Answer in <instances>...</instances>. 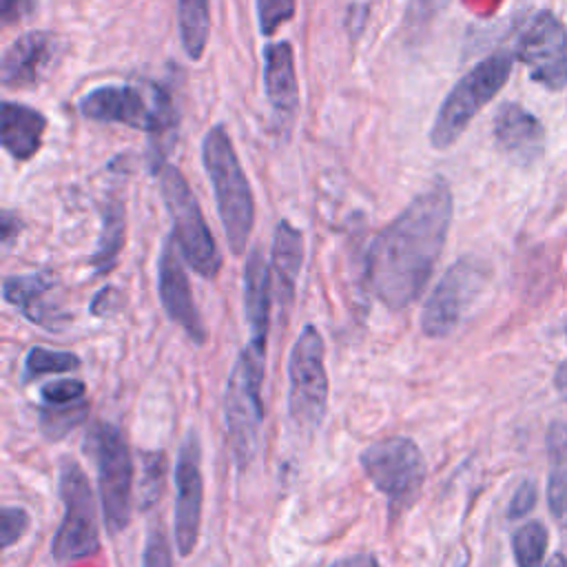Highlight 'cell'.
<instances>
[{"mask_svg":"<svg viewBox=\"0 0 567 567\" xmlns=\"http://www.w3.org/2000/svg\"><path fill=\"white\" fill-rule=\"evenodd\" d=\"M516 58L527 66L529 78L547 91L567 86V27L554 11H538L529 18L516 40Z\"/></svg>","mask_w":567,"mask_h":567,"instance_id":"7c38bea8","label":"cell"},{"mask_svg":"<svg viewBox=\"0 0 567 567\" xmlns=\"http://www.w3.org/2000/svg\"><path fill=\"white\" fill-rule=\"evenodd\" d=\"M62 520L51 540V554L60 563L89 558L100 549V525L91 483L75 458L60 461Z\"/></svg>","mask_w":567,"mask_h":567,"instance_id":"9c48e42d","label":"cell"},{"mask_svg":"<svg viewBox=\"0 0 567 567\" xmlns=\"http://www.w3.org/2000/svg\"><path fill=\"white\" fill-rule=\"evenodd\" d=\"M554 388L563 396V401H567V359L563 363H558V368L554 372Z\"/></svg>","mask_w":567,"mask_h":567,"instance_id":"74e56055","label":"cell"},{"mask_svg":"<svg viewBox=\"0 0 567 567\" xmlns=\"http://www.w3.org/2000/svg\"><path fill=\"white\" fill-rule=\"evenodd\" d=\"M328 408L326 346L321 332L308 323L288 357V416L299 432L312 434Z\"/></svg>","mask_w":567,"mask_h":567,"instance_id":"ba28073f","label":"cell"},{"mask_svg":"<svg viewBox=\"0 0 567 567\" xmlns=\"http://www.w3.org/2000/svg\"><path fill=\"white\" fill-rule=\"evenodd\" d=\"M157 292L162 308L166 310L168 319L177 323L186 337L202 346L208 339V330L204 326V319L193 301L190 284L184 270V255L175 241L173 235L164 239L159 261H157Z\"/></svg>","mask_w":567,"mask_h":567,"instance_id":"5bb4252c","label":"cell"},{"mask_svg":"<svg viewBox=\"0 0 567 567\" xmlns=\"http://www.w3.org/2000/svg\"><path fill=\"white\" fill-rule=\"evenodd\" d=\"M303 264V237L288 219H281L272 235L270 277L272 295L281 312H288L297 292V277Z\"/></svg>","mask_w":567,"mask_h":567,"instance_id":"d6986e66","label":"cell"},{"mask_svg":"<svg viewBox=\"0 0 567 567\" xmlns=\"http://www.w3.org/2000/svg\"><path fill=\"white\" fill-rule=\"evenodd\" d=\"M29 523H31V518H29L27 509L4 505L0 509V540H2V547L7 549L13 543H18L27 534Z\"/></svg>","mask_w":567,"mask_h":567,"instance_id":"4dcf8cb0","label":"cell"},{"mask_svg":"<svg viewBox=\"0 0 567 567\" xmlns=\"http://www.w3.org/2000/svg\"><path fill=\"white\" fill-rule=\"evenodd\" d=\"M489 279L487 266L476 257L456 259L439 279L421 312V330L432 339H443L458 326Z\"/></svg>","mask_w":567,"mask_h":567,"instance_id":"8fae6325","label":"cell"},{"mask_svg":"<svg viewBox=\"0 0 567 567\" xmlns=\"http://www.w3.org/2000/svg\"><path fill=\"white\" fill-rule=\"evenodd\" d=\"M264 359L266 346L246 343L239 352L224 394V416L235 467L246 472L261 447L264 427Z\"/></svg>","mask_w":567,"mask_h":567,"instance_id":"3957f363","label":"cell"},{"mask_svg":"<svg viewBox=\"0 0 567 567\" xmlns=\"http://www.w3.org/2000/svg\"><path fill=\"white\" fill-rule=\"evenodd\" d=\"M547 527L540 520L523 523L512 536L516 567H543L547 551Z\"/></svg>","mask_w":567,"mask_h":567,"instance_id":"4316f807","label":"cell"},{"mask_svg":"<svg viewBox=\"0 0 567 567\" xmlns=\"http://www.w3.org/2000/svg\"><path fill=\"white\" fill-rule=\"evenodd\" d=\"M330 567H381L379 558L372 551H357L343 558H337Z\"/></svg>","mask_w":567,"mask_h":567,"instance_id":"e575fe53","label":"cell"},{"mask_svg":"<svg viewBox=\"0 0 567 567\" xmlns=\"http://www.w3.org/2000/svg\"><path fill=\"white\" fill-rule=\"evenodd\" d=\"M113 299H117V290L111 288V286L102 288V290L93 297V301H91V312L97 315V317H104V315L113 312V303H111Z\"/></svg>","mask_w":567,"mask_h":567,"instance_id":"d590c367","label":"cell"},{"mask_svg":"<svg viewBox=\"0 0 567 567\" xmlns=\"http://www.w3.org/2000/svg\"><path fill=\"white\" fill-rule=\"evenodd\" d=\"M545 567H567V556L565 554H554Z\"/></svg>","mask_w":567,"mask_h":567,"instance_id":"f35d334b","label":"cell"},{"mask_svg":"<svg viewBox=\"0 0 567 567\" xmlns=\"http://www.w3.org/2000/svg\"><path fill=\"white\" fill-rule=\"evenodd\" d=\"M547 505L558 518L567 512V423L554 421L547 427Z\"/></svg>","mask_w":567,"mask_h":567,"instance_id":"7402d4cb","label":"cell"},{"mask_svg":"<svg viewBox=\"0 0 567 567\" xmlns=\"http://www.w3.org/2000/svg\"><path fill=\"white\" fill-rule=\"evenodd\" d=\"M60 55L58 38L49 31H29L16 38L2 53V84L33 86L42 82Z\"/></svg>","mask_w":567,"mask_h":567,"instance_id":"9a60e30c","label":"cell"},{"mask_svg":"<svg viewBox=\"0 0 567 567\" xmlns=\"http://www.w3.org/2000/svg\"><path fill=\"white\" fill-rule=\"evenodd\" d=\"M270 297H272L270 268L264 259V252L259 248H252L244 266V310L250 328V343L266 346L268 341Z\"/></svg>","mask_w":567,"mask_h":567,"instance_id":"ffe728a7","label":"cell"},{"mask_svg":"<svg viewBox=\"0 0 567 567\" xmlns=\"http://www.w3.org/2000/svg\"><path fill=\"white\" fill-rule=\"evenodd\" d=\"M86 385L80 379H53L40 385V403L60 405V403H73L84 399Z\"/></svg>","mask_w":567,"mask_h":567,"instance_id":"f546056e","label":"cell"},{"mask_svg":"<svg viewBox=\"0 0 567 567\" xmlns=\"http://www.w3.org/2000/svg\"><path fill=\"white\" fill-rule=\"evenodd\" d=\"M80 368V357L66 350H51L44 346H33L22 365V381H38L40 377L47 374H60V372H71Z\"/></svg>","mask_w":567,"mask_h":567,"instance_id":"484cf974","label":"cell"},{"mask_svg":"<svg viewBox=\"0 0 567 567\" xmlns=\"http://www.w3.org/2000/svg\"><path fill=\"white\" fill-rule=\"evenodd\" d=\"M142 567H173L171 545L162 527L148 529L144 551H142Z\"/></svg>","mask_w":567,"mask_h":567,"instance_id":"1f68e13d","label":"cell"},{"mask_svg":"<svg viewBox=\"0 0 567 567\" xmlns=\"http://www.w3.org/2000/svg\"><path fill=\"white\" fill-rule=\"evenodd\" d=\"M177 27L184 51L188 53V58L199 60L210 33V2L177 0Z\"/></svg>","mask_w":567,"mask_h":567,"instance_id":"cb8c5ba5","label":"cell"},{"mask_svg":"<svg viewBox=\"0 0 567 567\" xmlns=\"http://www.w3.org/2000/svg\"><path fill=\"white\" fill-rule=\"evenodd\" d=\"M20 228H22V224H20L18 215H13L11 210H4L2 213V241L9 244L20 233Z\"/></svg>","mask_w":567,"mask_h":567,"instance_id":"8d00e7d4","label":"cell"},{"mask_svg":"<svg viewBox=\"0 0 567 567\" xmlns=\"http://www.w3.org/2000/svg\"><path fill=\"white\" fill-rule=\"evenodd\" d=\"M494 140L509 159L527 166L543 155L545 128L525 106L505 102L494 115Z\"/></svg>","mask_w":567,"mask_h":567,"instance_id":"e0dca14e","label":"cell"},{"mask_svg":"<svg viewBox=\"0 0 567 567\" xmlns=\"http://www.w3.org/2000/svg\"><path fill=\"white\" fill-rule=\"evenodd\" d=\"M512 66L514 55L498 51L474 64L452 86V91L441 102L430 131V144L436 151L450 148L463 135V131L478 115V111L489 104L505 86L512 75Z\"/></svg>","mask_w":567,"mask_h":567,"instance_id":"5b68a950","label":"cell"},{"mask_svg":"<svg viewBox=\"0 0 567 567\" xmlns=\"http://www.w3.org/2000/svg\"><path fill=\"white\" fill-rule=\"evenodd\" d=\"M202 162L215 190L221 228L233 255H244L255 224V197L224 126H213L202 142Z\"/></svg>","mask_w":567,"mask_h":567,"instance_id":"7a4b0ae2","label":"cell"},{"mask_svg":"<svg viewBox=\"0 0 567 567\" xmlns=\"http://www.w3.org/2000/svg\"><path fill=\"white\" fill-rule=\"evenodd\" d=\"M295 16V0H257V22L261 35H275V31L290 22Z\"/></svg>","mask_w":567,"mask_h":567,"instance_id":"f1b7e54d","label":"cell"},{"mask_svg":"<svg viewBox=\"0 0 567 567\" xmlns=\"http://www.w3.org/2000/svg\"><path fill=\"white\" fill-rule=\"evenodd\" d=\"M452 208L450 186L436 179L372 239L365 281L385 308L403 310L421 297L443 252Z\"/></svg>","mask_w":567,"mask_h":567,"instance_id":"6da1fadb","label":"cell"},{"mask_svg":"<svg viewBox=\"0 0 567 567\" xmlns=\"http://www.w3.org/2000/svg\"><path fill=\"white\" fill-rule=\"evenodd\" d=\"M33 0H0V16L4 24L22 20L31 11Z\"/></svg>","mask_w":567,"mask_h":567,"instance_id":"836d02e7","label":"cell"},{"mask_svg":"<svg viewBox=\"0 0 567 567\" xmlns=\"http://www.w3.org/2000/svg\"><path fill=\"white\" fill-rule=\"evenodd\" d=\"M159 190L173 221L171 235L175 237L184 261L204 279L217 277L221 268V255L217 250L215 237L188 182L175 166L164 164L159 168Z\"/></svg>","mask_w":567,"mask_h":567,"instance_id":"52a82bcc","label":"cell"},{"mask_svg":"<svg viewBox=\"0 0 567 567\" xmlns=\"http://www.w3.org/2000/svg\"><path fill=\"white\" fill-rule=\"evenodd\" d=\"M80 113L95 122L124 124L137 131H144L157 140H166L177 124L175 106L171 95L155 84L133 86V84H109L97 86L86 93L80 104Z\"/></svg>","mask_w":567,"mask_h":567,"instance_id":"277c9868","label":"cell"},{"mask_svg":"<svg viewBox=\"0 0 567 567\" xmlns=\"http://www.w3.org/2000/svg\"><path fill=\"white\" fill-rule=\"evenodd\" d=\"M359 463L394 516L412 507L425 481V458L412 439L385 436L374 441L361 452Z\"/></svg>","mask_w":567,"mask_h":567,"instance_id":"30bf717a","label":"cell"},{"mask_svg":"<svg viewBox=\"0 0 567 567\" xmlns=\"http://www.w3.org/2000/svg\"><path fill=\"white\" fill-rule=\"evenodd\" d=\"M536 501H538V487H536V483L532 481V478H525L518 487H516V492H514V496H512V501H509V509H507V518H523L525 514H529L532 509H534V505H536Z\"/></svg>","mask_w":567,"mask_h":567,"instance_id":"d6a6232c","label":"cell"},{"mask_svg":"<svg viewBox=\"0 0 567 567\" xmlns=\"http://www.w3.org/2000/svg\"><path fill=\"white\" fill-rule=\"evenodd\" d=\"M47 131V117L18 102H2L0 111V140L2 148L20 162L31 159L40 146H42V135Z\"/></svg>","mask_w":567,"mask_h":567,"instance_id":"44dd1931","label":"cell"},{"mask_svg":"<svg viewBox=\"0 0 567 567\" xmlns=\"http://www.w3.org/2000/svg\"><path fill=\"white\" fill-rule=\"evenodd\" d=\"M264 82L266 97L279 124L290 126L299 106V84L290 42H272L264 49Z\"/></svg>","mask_w":567,"mask_h":567,"instance_id":"ac0fdd59","label":"cell"},{"mask_svg":"<svg viewBox=\"0 0 567 567\" xmlns=\"http://www.w3.org/2000/svg\"><path fill=\"white\" fill-rule=\"evenodd\" d=\"M97 470L104 525L111 536L128 527L133 498V458L124 432L115 423H95L84 441Z\"/></svg>","mask_w":567,"mask_h":567,"instance_id":"8992f818","label":"cell"},{"mask_svg":"<svg viewBox=\"0 0 567 567\" xmlns=\"http://www.w3.org/2000/svg\"><path fill=\"white\" fill-rule=\"evenodd\" d=\"M124 246V206L120 202H106L102 208V230L97 246L91 255V266L95 275H106L117 264L120 250Z\"/></svg>","mask_w":567,"mask_h":567,"instance_id":"603a6c76","label":"cell"},{"mask_svg":"<svg viewBox=\"0 0 567 567\" xmlns=\"http://www.w3.org/2000/svg\"><path fill=\"white\" fill-rule=\"evenodd\" d=\"M175 543L179 556H190L199 540L204 476H202V441L195 430L184 436L175 463Z\"/></svg>","mask_w":567,"mask_h":567,"instance_id":"4fadbf2b","label":"cell"},{"mask_svg":"<svg viewBox=\"0 0 567 567\" xmlns=\"http://www.w3.org/2000/svg\"><path fill=\"white\" fill-rule=\"evenodd\" d=\"M58 279L53 272H27L11 275L2 281V297L7 303L18 308L31 323H38L47 330H60L69 315L62 312L49 297Z\"/></svg>","mask_w":567,"mask_h":567,"instance_id":"2e32d148","label":"cell"},{"mask_svg":"<svg viewBox=\"0 0 567 567\" xmlns=\"http://www.w3.org/2000/svg\"><path fill=\"white\" fill-rule=\"evenodd\" d=\"M142 478H140V507H153L164 492L166 483V454L162 450H148L140 454Z\"/></svg>","mask_w":567,"mask_h":567,"instance_id":"83f0119b","label":"cell"},{"mask_svg":"<svg viewBox=\"0 0 567 567\" xmlns=\"http://www.w3.org/2000/svg\"><path fill=\"white\" fill-rule=\"evenodd\" d=\"M89 414V401L80 399L73 403H60L49 405L40 403L38 410V425L44 439L49 441H62L71 430H75Z\"/></svg>","mask_w":567,"mask_h":567,"instance_id":"d4e9b609","label":"cell"}]
</instances>
